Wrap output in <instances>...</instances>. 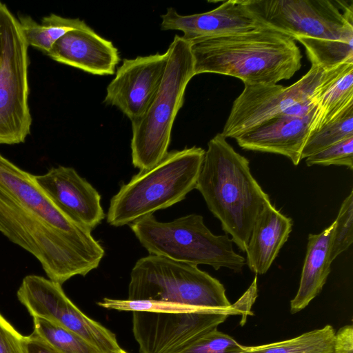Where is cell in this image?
<instances>
[{"mask_svg": "<svg viewBox=\"0 0 353 353\" xmlns=\"http://www.w3.org/2000/svg\"><path fill=\"white\" fill-rule=\"evenodd\" d=\"M0 232L33 255L62 284L98 268L105 250L92 230L63 214L32 174L0 154Z\"/></svg>", "mask_w": 353, "mask_h": 353, "instance_id": "1", "label": "cell"}, {"mask_svg": "<svg viewBox=\"0 0 353 353\" xmlns=\"http://www.w3.org/2000/svg\"><path fill=\"white\" fill-rule=\"evenodd\" d=\"M195 75L216 73L244 84H276L301 67L302 55L290 36L267 26L190 43Z\"/></svg>", "mask_w": 353, "mask_h": 353, "instance_id": "2", "label": "cell"}, {"mask_svg": "<svg viewBox=\"0 0 353 353\" xmlns=\"http://www.w3.org/2000/svg\"><path fill=\"white\" fill-rule=\"evenodd\" d=\"M195 189L223 230L245 252L254 222L270 199L252 176L249 161L221 132L208 143Z\"/></svg>", "mask_w": 353, "mask_h": 353, "instance_id": "3", "label": "cell"}, {"mask_svg": "<svg viewBox=\"0 0 353 353\" xmlns=\"http://www.w3.org/2000/svg\"><path fill=\"white\" fill-rule=\"evenodd\" d=\"M205 151L196 146L172 150L152 168L140 170L112 197L108 223L130 225L183 200L196 188Z\"/></svg>", "mask_w": 353, "mask_h": 353, "instance_id": "4", "label": "cell"}, {"mask_svg": "<svg viewBox=\"0 0 353 353\" xmlns=\"http://www.w3.org/2000/svg\"><path fill=\"white\" fill-rule=\"evenodd\" d=\"M161 85L144 114L132 122V162L147 170L160 162L170 142L176 116L183 105L186 87L195 76L190 43L175 35Z\"/></svg>", "mask_w": 353, "mask_h": 353, "instance_id": "5", "label": "cell"}, {"mask_svg": "<svg viewBox=\"0 0 353 353\" xmlns=\"http://www.w3.org/2000/svg\"><path fill=\"white\" fill-rule=\"evenodd\" d=\"M129 225L150 254L195 265H209L216 270L226 268L239 272L245 265V259L234 252L229 235L214 234L201 215L190 214L161 222L150 214Z\"/></svg>", "mask_w": 353, "mask_h": 353, "instance_id": "6", "label": "cell"}, {"mask_svg": "<svg viewBox=\"0 0 353 353\" xmlns=\"http://www.w3.org/2000/svg\"><path fill=\"white\" fill-rule=\"evenodd\" d=\"M128 299L214 310L235 307L223 284L197 265L154 254L139 259L132 269Z\"/></svg>", "mask_w": 353, "mask_h": 353, "instance_id": "7", "label": "cell"}, {"mask_svg": "<svg viewBox=\"0 0 353 353\" xmlns=\"http://www.w3.org/2000/svg\"><path fill=\"white\" fill-rule=\"evenodd\" d=\"M28 44L19 20L0 1V144H17L30 134Z\"/></svg>", "mask_w": 353, "mask_h": 353, "instance_id": "8", "label": "cell"}, {"mask_svg": "<svg viewBox=\"0 0 353 353\" xmlns=\"http://www.w3.org/2000/svg\"><path fill=\"white\" fill-rule=\"evenodd\" d=\"M264 25L294 39L353 34V2L339 0H245Z\"/></svg>", "mask_w": 353, "mask_h": 353, "instance_id": "9", "label": "cell"}, {"mask_svg": "<svg viewBox=\"0 0 353 353\" xmlns=\"http://www.w3.org/2000/svg\"><path fill=\"white\" fill-rule=\"evenodd\" d=\"M232 314H240L236 306L181 313L133 311L132 332L140 353H181Z\"/></svg>", "mask_w": 353, "mask_h": 353, "instance_id": "10", "label": "cell"}, {"mask_svg": "<svg viewBox=\"0 0 353 353\" xmlns=\"http://www.w3.org/2000/svg\"><path fill=\"white\" fill-rule=\"evenodd\" d=\"M32 317H40L78 334L101 353L121 349L115 334L87 316L65 295L61 285L37 275L25 276L17 293Z\"/></svg>", "mask_w": 353, "mask_h": 353, "instance_id": "11", "label": "cell"}, {"mask_svg": "<svg viewBox=\"0 0 353 353\" xmlns=\"http://www.w3.org/2000/svg\"><path fill=\"white\" fill-rule=\"evenodd\" d=\"M325 70L312 65L307 72L291 85L244 84L234 101L221 134L236 137L282 114L290 106L312 98Z\"/></svg>", "mask_w": 353, "mask_h": 353, "instance_id": "12", "label": "cell"}, {"mask_svg": "<svg viewBox=\"0 0 353 353\" xmlns=\"http://www.w3.org/2000/svg\"><path fill=\"white\" fill-rule=\"evenodd\" d=\"M168 59L167 50L125 59L107 87L104 102L117 107L131 122L140 119L161 85Z\"/></svg>", "mask_w": 353, "mask_h": 353, "instance_id": "13", "label": "cell"}, {"mask_svg": "<svg viewBox=\"0 0 353 353\" xmlns=\"http://www.w3.org/2000/svg\"><path fill=\"white\" fill-rule=\"evenodd\" d=\"M32 176L54 205L74 223L92 230L105 218L100 194L73 168L59 165Z\"/></svg>", "mask_w": 353, "mask_h": 353, "instance_id": "14", "label": "cell"}, {"mask_svg": "<svg viewBox=\"0 0 353 353\" xmlns=\"http://www.w3.org/2000/svg\"><path fill=\"white\" fill-rule=\"evenodd\" d=\"M163 30L181 31V37L192 43L211 38L251 31L265 26L249 10L245 0H230L201 14H179L173 8L161 16Z\"/></svg>", "mask_w": 353, "mask_h": 353, "instance_id": "15", "label": "cell"}, {"mask_svg": "<svg viewBox=\"0 0 353 353\" xmlns=\"http://www.w3.org/2000/svg\"><path fill=\"white\" fill-rule=\"evenodd\" d=\"M52 59L95 75H111L120 61L118 49L91 27L68 31L46 53Z\"/></svg>", "mask_w": 353, "mask_h": 353, "instance_id": "16", "label": "cell"}, {"mask_svg": "<svg viewBox=\"0 0 353 353\" xmlns=\"http://www.w3.org/2000/svg\"><path fill=\"white\" fill-rule=\"evenodd\" d=\"M316 109L305 117L279 114L235 139L244 150L281 154L297 165L301 160Z\"/></svg>", "mask_w": 353, "mask_h": 353, "instance_id": "17", "label": "cell"}, {"mask_svg": "<svg viewBox=\"0 0 353 353\" xmlns=\"http://www.w3.org/2000/svg\"><path fill=\"white\" fill-rule=\"evenodd\" d=\"M292 220L271 202L257 216L245 250V264L256 274L267 272L292 231Z\"/></svg>", "mask_w": 353, "mask_h": 353, "instance_id": "18", "label": "cell"}, {"mask_svg": "<svg viewBox=\"0 0 353 353\" xmlns=\"http://www.w3.org/2000/svg\"><path fill=\"white\" fill-rule=\"evenodd\" d=\"M334 222L321 233L309 234L299 287L290 302V312L304 309L322 290L331 271L330 252Z\"/></svg>", "mask_w": 353, "mask_h": 353, "instance_id": "19", "label": "cell"}, {"mask_svg": "<svg viewBox=\"0 0 353 353\" xmlns=\"http://www.w3.org/2000/svg\"><path fill=\"white\" fill-rule=\"evenodd\" d=\"M312 99L316 109L310 134L332 121L353 103V63L325 70L324 77Z\"/></svg>", "mask_w": 353, "mask_h": 353, "instance_id": "20", "label": "cell"}, {"mask_svg": "<svg viewBox=\"0 0 353 353\" xmlns=\"http://www.w3.org/2000/svg\"><path fill=\"white\" fill-rule=\"evenodd\" d=\"M19 22L28 46L46 53L68 31L89 27L79 18H65L55 14L43 17L41 23H37L30 16L20 17Z\"/></svg>", "mask_w": 353, "mask_h": 353, "instance_id": "21", "label": "cell"}, {"mask_svg": "<svg viewBox=\"0 0 353 353\" xmlns=\"http://www.w3.org/2000/svg\"><path fill=\"white\" fill-rule=\"evenodd\" d=\"M335 335L333 327L327 325L288 340L243 346L239 353H334Z\"/></svg>", "mask_w": 353, "mask_h": 353, "instance_id": "22", "label": "cell"}, {"mask_svg": "<svg viewBox=\"0 0 353 353\" xmlns=\"http://www.w3.org/2000/svg\"><path fill=\"white\" fill-rule=\"evenodd\" d=\"M294 39L305 47L312 65L323 70L345 63H353V34L339 39L296 37Z\"/></svg>", "mask_w": 353, "mask_h": 353, "instance_id": "23", "label": "cell"}, {"mask_svg": "<svg viewBox=\"0 0 353 353\" xmlns=\"http://www.w3.org/2000/svg\"><path fill=\"white\" fill-rule=\"evenodd\" d=\"M353 136V103L336 118L309 135L301 159L319 152L347 137Z\"/></svg>", "mask_w": 353, "mask_h": 353, "instance_id": "24", "label": "cell"}, {"mask_svg": "<svg viewBox=\"0 0 353 353\" xmlns=\"http://www.w3.org/2000/svg\"><path fill=\"white\" fill-rule=\"evenodd\" d=\"M34 333L59 353H101L74 332L40 317H33Z\"/></svg>", "mask_w": 353, "mask_h": 353, "instance_id": "25", "label": "cell"}, {"mask_svg": "<svg viewBox=\"0 0 353 353\" xmlns=\"http://www.w3.org/2000/svg\"><path fill=\"white\" fill-rule=\"evenodd\" d=\"M330 256L332 261L353 241V191L343 200L335 219Z\"/></svg>", "mask_w": 353, "mask_h": 353, "instance_id": "26", "label": "cell"}, {"mask_svg": "<svg viewBox=\"0 0 353 353\" xmlns=\"http://www.w3.org/2000/svg\"><path fill=\"white\" fill-rule=\"evenodd\" d=\"M307 166L320 165H343L353 169V136L347 137L307 158Z\"/></svg>", "mask_w": 353, "mask_h": 353, "instance_id": "27", "label": "cell"}, {"mask_svg": "<svg viewBox=\"0 0 353 353\" xmlns=\"http://www.w3.org/2000/svg\"><path fill=\"white\" fill-rule=\"evenodd\" d=\"M243 345L217 329L205 334L181 353H239Z\"/></svg>", "mask_w": 353, "mask_h": 353, "instance_id": "28", "label": "cell"}, {"mask_svg": "<svg viewBox=\"0 0 353 353\" xmlns=\"http://www.w3.org/2000/svg\"><path fill=\"white\" fill-rule=\"evenodd\" d=\"M0 353H26L23 336L0 314Z\"/></svg>", "mask_w": 353, "mask_h": 353, "instance_id": "29", "label": "cell"}, {"mask_svg": "<svg viewBox=\"0 0 353 353\" xmlns=\"http://www.w3.org/2000/svg\"><path fill=\"white\" fill-rule=\"evenodd\" d=\"M334 353H353V327L351 325H345L336 332Z\"/></svg>", "mask_w": 353, "mask_h": 353, "instance_id": "30", "label": "cell"}, {"mask_svg": "<svg viewBox=\"0 0 353 353\" xmlns=\"http://www.w3.org/2000/svg\"><path fill=\"white\" fill-rule=\"evenodd\" d=\"M23 345L26 353H59L34 332L28 336H23Z\"/></svg>", "mask_w": 353, "mask_h": 353, "instance_id": "31", "label": "cell"}, {"mask_svg": "<svg viewBox=\"0 0 353 353\" xmlns=\"http://www.w3.org/2000/svg\"><path fill=\"white\" fill-rule=\"evenodd\" d=\"M112 353H127V352L121 348L120 350H119L116 352H112Z\"/></svg>", "mask_w": 353, "mask_h": 353, "instance_id": "32", "label": "cell"}]
</instances>
